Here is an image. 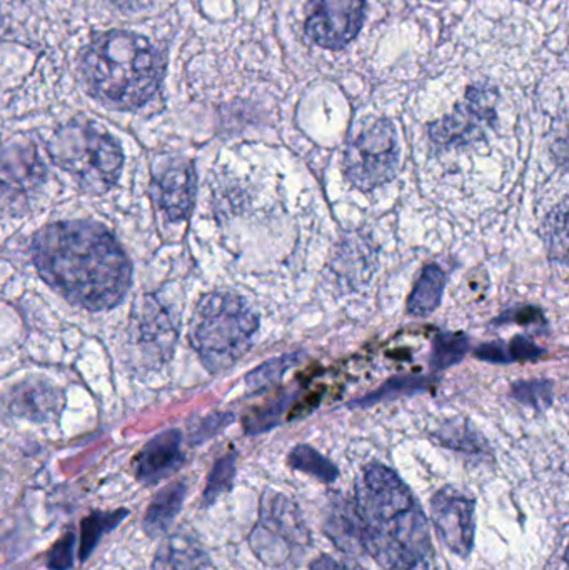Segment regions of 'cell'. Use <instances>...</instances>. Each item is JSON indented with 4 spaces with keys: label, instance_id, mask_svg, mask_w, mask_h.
I'll return each instance as SVG.
<instances>
[{
    "label": "cell",
    "instance_id": "obj_1",
    "mask_svg": "<svg viewBox=\"0 0 569 570\" xmlns=\"http://www.w3.org/2000/svg\"><path fill=\"white\" fill-rule=\"evenodd\" d=\"M32 259L57 294L87 311L116 307L133 283V266L116 237L90 220L42 227L33 236Z\"/></svg>",
    "mask_w": 569,
    "mask_h": 570
},
{
    "label": "cell",
    "instance_id": "obj_2",
    "mask_svg": "<svg viewBox=\"0 0 569 570\" xmlns=\"http://www.w3.org/2000/svg\"><path fill=\"white\" fill-rule=\"evenodd\" d=\"M361 542L377 564L386 570H416L431 556L430 528L420 504L403 479L373 464L356 484Z\"/></svg>",
    "mask_w": 569,
    "mask_h": 570
},
{
    "label": "cell",
    "instance_id": "obj_3",
    "mask_svg": "<svg viewBox=\"0 0 569 570\" xmlns=\"http://www.w3.org/2000/svg\"><path fill=\"white\" fill-rule=\"evenodd\" d=\"M166 60L144 36L110 30L94 37L84 50L80 72L94 97L116 109L149 102L163 82Z\"/></svg>",
    "mask_w": 569,
    "mask_h": 570
},
{
    "label": "cell",
    "instance_id": "obj_4",
    "mask_svg": "<svg viewBox=\"0 0 569 570\" xmlns=\"http://www.w3.org/2000/svg\"><path fill=\"white\" fill-rule=\"evenodd\" d=\"M257 331L259 317L246 298L234 292H210L194 311L189 341L207 371L217 374L244 357Z\"/></svg>",
    "mask_w": 569,
    "mask_h": 570
},
{
    "label": "cell",
    "instance_id": "obj_5",
    "mask_svg": "<svg viewBox=\"0 0 569 570\" xmlns=\"http://www.w3.org/2000/svg\"><path fill=\"white\" fill-rule=\"evenodd\" d=\"M47 149L53 163L69 173L84 193H107L122 173L124 154L119 142L89 120L60 127Z\"/></svg>",
    "mask_w": 569,
    "mask_h": 570
},
{
    "label": "cell",
    "instance_id": "obj_6",
    "mask_svg": "<svg viewBox=\"0 0 569 570\" xmlns=\"http://www.w3.org/2000/svg\"><path fill=\"white\" fill-rule=\"evenodd\" d=\"M400 142L390 119H374L351 137L344 150V176L354 189L371 193L398 176Z\"/></svg>",
    "mask_w": 569,
    "mask_h": 570
},
{
    "label": "cell",
    "instance_id": "obj_7",
    "mask_svg": "<svg viewBox=\"0 0 569 570\" xmlns=\"http://www.w3.org/2000/svg\"><path fill=\"white\" fill-rule=\"evenodd\" d=\"M498 90L491 83H474L453 112L430 126L431 142L440 149L471 146L488 136L497 124Z\"/></svg>",
    "mask_w": 569,
    "mask_h": 570
},
{
    "label": "cell",
    "instance_id": "obj_8",
    "mask_svg": "<svg viewBox=\"0 0 569 570\" xmlns=\"http://www.w3.org/2000/svg\"><path fill=\"white\" fill-rule=\"evenodd\" d=\"M306 535L294 504L281 494L264 498L259 524L251 535V546L261 561L269 564L287 561L293 549L306 544Z\"/></svg>",
    "mask_w": 569,
    "mask_h": 570
},
{
    "label": "cell",
    "instance_id": "obj_9",
    "mask_svg": "<svg viewBox=\"0 0 569 570\" xmlns=\"http://www.w3.org/2000/svg\"><path fill=\"white\" fill-rule=\"evenodd\" d=\"M130 338L140 358L149 365L169 361L179 337V321L160 298L144 295L134 304Z\"/></svg>",
    "mask_w": 569,
    "mask_h": 570
},
{
    "label": "cell",
    "instance_id": "obj_10",
    "mask_svg": "<svg viewBox=\"0 0 569 570\" xmlns=\"http://www.w3.org/2000/svg\"><path fill=\"white\" fill-rule=\"evenodd\" d=\"M366 0H310L304 32L321 49L341 50L360 36Z\"/></svg>",
    "mask_w": 569,
    "mask_h": 570
},
{
    "label": "cell",
    "instance_id": "obj_11",
    "mask_svg": "<svg viewBox=\"0 0 569 570\" xmlns=\"http://www.w3.org/2000/svg\"><path fill=\"white\" fill-rule=\"evenodd\" d=\"M431 515L441 542L460 558H468L477 532L473 499L454 489H443L431 502Z\"/></svg>",
    "mask_w": 569,
    "mask_h": 570
},
{
    "label": "cell",
    "instance_id": "obj_12",
    "mask_svg": "<svg viewBox=\"0 0 569 570\" xmlns=\"http://www.w3.org/2000/svg\"><path fill=\"white\" fill-rule=\"evenodd\" d=\"M184 461L183 434L176 429L160 432L144 445L134 461L137 481L146 485L157 484L179 471Z\"/></svg>",
    "mask_w": 569,
    "mask_h": 570
},
{
    "label": "cell",
    "instance_id": "obj_13",
    "mask_svg": "<svg viewBox=\"0 0 569 570\" xmlns=\"http://www.w3.org/2000/svg\"><path fill=\"white\" fill-rule=\"evenodd\" d=\"M160 209L169 220H184L196 200V173L189 163L170 164L157 179Z\"/></svg>",
    "mask_w": 569,
    "mask_h": 570
},
{
    "label": "cell",
    "instance_id": "obj_14",
    "mask_svg": "<svg viewBox=\"0 0 569 570\" xmlns=\"http://www.w3.org/2000/svg\"><path fill=\"white\" fill-rule=\"evenodd\" d=\"M42 179L43 164L32 144L13 142L0 150V189L23 194Z\"/></svg>",
    "mask_w": 569,
    "mask_h": 570
},
{
    "label": "cell",
    "instance_id": "obj_15",
    "mask_svg": "<svg viewBox=\"0 0 569 570\" xmlns=\"http://www.w3.org/2000/svg\"><path fill=\"white\" fill-rule=\"evenodd\" d=\"M62 407V392L43 381L22 382L10 394V412L30 421H53L59 417Z\"/></svg>",
    "mask_w": 569,
    "mask_h": 570
},
{
    "label": "cell",
    "instance_id": "obj_16",
    "mask_svg": "<svg viewBox=\"0 0 569 570\" xmlns=\"http://www.w3.org/2000/svg\"><path fill=\"white\" fill-rule=\"evenodd\" d=\"M209 558L204 549L187 534L167 538L154 558L150 570H207Z\"/></svg>",
    "mask_w": 569,
    "mask_h": 570
},
{
    "label": "cell",
    "instance_id": "obj_17",
    "mask_svg": "<svg viewBox=\"0 0 569 570\" xmlns=\"http://www.w3.org/2000/svg\"><path fill=\"white\" fill-rule=\"evenodd\" d=\"M186 494L187 485L184 482H173L154 498L144 518V531L147 535L157 538L170 528L183 509Z\"/></svg>",
    "mask_w": 569,
    "mask_h": 570
},
{
    "label": "cell",
    "instance_id": "obj_18",
    "mask_svg": "<svg viewBox=\"0 0 569 570\" xmlns=\"http://www.w3.org/2000/svg\"><path fill=\"white\" fill-rule=\"evenodd\" d=\"M447 273L436 264L424 267L420 279L411 292L408 311L416 317H426L440 307L447 287Z\"/></svg>",
    "mask_w": 569,
    "mask_h": 570
},
{
    "label": "cell",
    "instance_id": "obj_19",
    "mask_svg": "<svg viewBox=\"0 0 569 570\" xmlns=\"http://www.w3.org/2000/svg\"><path fill=\"white\" fill-rule=\"evenodd\" d=\"M327 535L336 542L337 548L351 552V554L363 549L356 509L344 499L337 504H333V509H331L330 518H327Z\"/></svg>",
    "mask_w": 569,
    "mask_h": 570
},
{
    "label": "cell",
    "instance_id": "obj_20",
    "mask_svg": "<svg viewBox=\"0 0 569 570\" xmlns=\"http://www.w3.org/2000/svg\"><path fill=\"white\" fill-rule=\"evenodd\" d=\"M545 354V348L527 335H517L510 344L490 342L480 345L474 352L478 358L491 364H510V362L534 361Z\"/></svg>",
    "mask_w": 569,
    "mask_h": 570
},
{
    "label": "cell",
    "instance_id": "obj_21",
    "mask_svg": "<svg viewBox=\"0 0 569 570\" xmlns=\"http://www.w3.org/2000/svg\"><path fill=\"white\" fill-rule=\"evenodd\" d=\"M127 515H129V511L126 509L114 512H94V514L87 515L80 524V561H87L102 535L117 528Z\"/></svg>",
    "mask_w": 569,
    "mask_h": 570
},
{
    "label": "cell",
    "instance_id": "obj_22",
    "mask_svg": "<svg viewBox=\"0 0 569 570\" xmlns=\"http://www.w3.org/2000/svg\"><path fill=\"white\" fill-rule=\"evenodd\" d=\"M470 351V338L463 332H443L433 341L430 365L433 371H444L463 361Z\"/></svg>",
    "mask_w": 569,
    "mask_h": 570
},
{
    "label": "cell",
    "instance_id": "obj_23",
    "mask_svg": "<svg viewBox=\"0 0 569 570\" xmlns=\"http://www.w3.org/2000/svg\"><path fill=\"white\" fill-rule=\"evenodd\" d=\"M301 358H303V354L296 352V354H284L264 362L259 367L254 368L253 372L247 374V389H249L253 394H256V392L273 387V385H276L277 382L284 377V374H286L291 367L300 364Z\"/></svg>",
    "mask_w": 569,
    "mask_h": 570
},
{
    "label": "cell",
    "instance_id": "obj_24",
    "mask_svg": "<svg viewBox=\"0 0 569 570\" xmlns=\"http://www.w3.org/2000/svg\"><path fill=\"white\" fill-rule=\"evenodd\" d=\"M430 382L431 379L428 377H393L371 394L351 402V407H370L401 395L416 394L430 387Z\"/></svg>",
    "mask_w": 569,
    "mask_h": 570
},
{
    "label": "cell",
    "instance_id": "obj_25",
    "mask_svg": "<svg viewBox=\"0 0 569 570\" xmlns=\"http://www.w3.org/2000/svg\"><path fill=\"white\" fill-rule=\"evenodd\" d=\"M291 468L306 472L323 482H334L340 475L336 465L310 445H297L290 454Z\"/></svg>",
    "mask_w": 569,
    "mask_h": 570
},
{
    "label": "cell",
    "instance_id": "obj_26",
    "mask_svg": "<svg viewBox=\"0 0 569 570\" xmlns=\"http://www.w3.org/2000/svg\"><path fill=\"white\" fill-rule=\"evenodd\" d=\"M236 454H227L214 464L204 489V505L213 504L233 488L234 478H236Z\"/></svg>",
    "mask_w": 569,
    "mask_h": 570
},
{
    "label": "cell",
    "instance_id": "obj_27",
    "mask_svg": "<svg viewBox=\"0 0 569 570\" xmlns=\"http://www.w3.org/2000/svg\"><path fill=\"white\" fill-rule=\"evenodd\" d=\"M547 244L550 247L551 256L557 257L561 263H567L568 253V206L567 200L553 210L545 224Z\"/></svg>",
    "mask_w": 569,
    "mask_h": 570
},
{
    "label": "cell",
    "instance_id": "obj_28",
    "mask_svg": "<svg viewBox=\"0 0 569 570\" xmlns=\"http://www.w3.org/2000/svg\"><path fill=\"white\" fill-rule=\"evenodd\" d=\"M513 397L521 404L534 409H545L553 402V382L545 379L534 381H520L513 385Z\"/></svg>",
    "mask_w": 569,
    "mask_h": 570
},
{
    "label": "cell",
    "instance_id": "obj_29",
    "mask_svg": "<svg viewBox=\"0 0 569 570\" xmlns=\"http://www.w3.org/2000/svg\"><path fill=\"white\" fill-rule=\"evenodd\" d=\"M438 438L447 448L458 449V451L480 452L481 448H483L480 444V435L463 424L448 425L444 431L438 434Z\"/></svg>",
    "mask_w": 569,
    "mask_h": 570
},
{
    "label": "cell",
    "instance_id": "obj_30",
    "mask_svg": "<svg viewBox=\"0 0 569 570\" xmlns=\"http://www.w3.org/2000/svg\"><path fill=\"white\" fill-rule=\"evenodd\" d=\"M287 404H290V399H281V401L267 405L266 409L257 412V414L251 415V417L247 415L246 421H244L247 434H259V432L274 428L279 422L281 415L286 411Z\"/></svg>",
    "mask_w": 569,
    "mask_h": 570
},
{
    "label": "cell",
    "instance_id": "obj_31",
    "mask_svg": "<svg viewBox=\"0 0 569 570\" xmlns=\"http://www.w3.org/2000/svg\"><path fill=\"white\" fill-rule=\"evenodd\" d=\"M73 538L72 532H67L52 546L49 552V561L47 566L52 570H69L73 566Z\"/></svg>",
    "mask_w": 569,
    "mask_h": 570
},
{
    "label": "cell",
    "instance_id": "obj_32",
    "mask_svg": "<svg viewBox=\"0 0 569 570\" xmlns=\"http://www.w3.org/2000/svg\"><path fill=\"white\" fill-rule=\"evenodd\" d=\"M233 421V414L209 415V417H206L203 422H200L199 428H197V431L194 432V442L207 441V439L213 438V435H216L217 432H220L224 428H227V425H229Z\"/></svg>",
    "mask_w": 569,
    "mask_h": 570
},
{
    "label": "cell",
    "instance_id": "obj_33",
    "mask_svg": "<svg viewBox=\"0 0 569 570\" xmlns=\"http://www.w3.org/2000/svg\"><path fill=\"white\" fill-rule=\"evenodd\" d=\"M523 314L527 315V317L530 318L531 322H538V324H541V322H543V315H541L540 311H533V308H524ZM518 318H521V311L508 312L507 315H501L500 321L510 322L518 321Z\"/></svg>",
    "mask_w": 569,
    "mask_h": 570
},
{
    "label": "cell",
    "instance_id": "obj_34",
    "mask_svg": "<svg viewBox=\"0 0 569 570\" xmlns=\"http://www.w3.org/2000/svg\"><path fill=\"white\" fill-rule=\"evenodd\" d=\"M311 570H353L346 568V566L340 564V562L334 561V559L327 558V556H323V558L317 559L311 564Z\"/></svg>",
    "mask_w": 569,
    "mask_h": 570
}]
</instances>
